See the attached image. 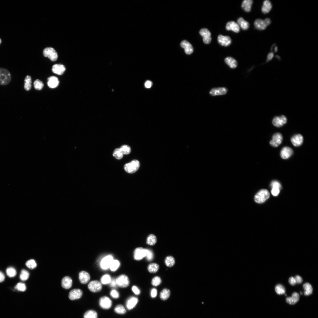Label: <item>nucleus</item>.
<instances>
[{
  "mask_svg": "<svg viewBox=\"0 0 318 318\" xmlns=\"http://www.w3.org/2000/svg\"><path fill=\"white\" fill-rule=\"evenodd\" d=\"M270 196L269 191L266 189H263L260 191L255 195V200L257 203L261 204L264 202Z\"/></svg>",
  "mask_w": 318,
  "mask_h": 318,
  "instance_id": "f03ea898",
  "label": "nucleus"
},
{
  "mask_svg": "<svg viewBox=\"0 0 318 318\" xmlns=\"http://www.w3.org/2000/svg\"><path fill=\"white\" fill-rule=\"evenodd\" d=\"M7 275L9 277H12L16 276L17 274L16 270L13 267H9L6 270Z\"/></svg>",
  "mask_w": 318,
  "mask_h": 318,
  "instance_id": "ea45409f",
  "label": "nucleus"
},
{
  "mask_svg": "<svg viewBox=\"0 0 318 318\" xmlns=\"http://www.w3.org/2000/svg\"><path fill=\"white\" fill-rule=\"evenodd\" d=\"M264 21L267 26L270 25L271 23V20L270 18H267Z\"/></svg>",
  "mask_w": 318,
  "mask_h": 318,
  "instance_id": "69168bd1",
  "label": "nucleus"
},
{
  "mask_svg": "<svg viewBox=\"0 0 318 318\" xmlns=\"http://www.w3.org/2000/svg\"><path fill=\"white\" fill-rule=\"evenodd\" d=\"M62 286L64 289H68L71 287L73 282L71 278L68 276L64 277L62 281Z\"/></svg>",
  "mask_w": 318,
  "mask_h": 318,
  "instance_id": "a878e982",
  "label": "nucleus"
},
{
  "mask_svg": "<svg viewBox=\"0 0 318 318\" xmlns=\"http://www.w3.org/2000/svg\"><path fill=\"white\" fill-rule=\"evenodd\" d=\"M293 152L292 149L289 147H283L281 152V156L284 160H287L293 154Z\"/></svg>",
  "mask_w": 318,
  "mask_h": 318,
  "instance_id": "2eb2a0df",
  "label": "nucleus"
},
{
  "mask_svg": "<svg viewBox=\"0 0 318 318\" xmlns=\"http://www.w3.org/2000/svg\"><path fill=\"white\" fill-rule=\"evenodd\" d=\"M291 141L294 146H299L303 143V136L300 134H296L291 138Z\"/></svg>",
  "mask_w": 318,
  "mask_h": 318,
  "instance_id": "dca6fc26",
  "label": "nucleus"
},
{
  "mask_svg": "<svg viewBox=\"0 0 318 318\" xmlns=\"http://www.w3.org/2000/svg\"><path fill=\"white\" fill-rule=\"evenodd\" d=\"M123 155L119 148L116 149L113 154V156L118 160H120L122 159L123 157Z\"/></svg>",
  "mask_w": 318,
  "mask_h": 318,
  "instance_id": "a19ab883",
  "label": "nucleus"
},
{
  "mask_svg": "<svg viewBox=\"0 0 318 318\" xmlns=\"http://www.w3.org/2000/svg\"><path fill=\"white\" fill-rule=\"evenodd\" d=\"M280 190V189L278 187H273L271 190L272 194L274 196H277L279 194Z\"/></svg>",
  "mask_w": 318,
  "mask_h": 318,
  "instance_id": "603ef678",
  "label": "nucleus"
},
{
  "mask_svg": "<svg viewBox=\"0 0 318 318\" xmlns=\"http://www.w3.org/2000/svg\"><path fill=\"white\" fill-rule=\"evenodd\" d=\"M170 295V291L167 289H163L161 292L160 295V299L164 301L167 299Z\"/></svg>",
  "mask_w": 318,
  "mask_h": 318,
  "instance_id": "c9c22d12",
  "label": "nucleus"
},
{
  "mask_svg": "<svg viewBox=\"0 0 318 318\" xmlns=\"http://www.w3.org/2000/svg\"><path fill=\"white\" fill-rule=\"evenodd\" d=\"M99 304L100 307L103 309H108L111 307L112 302L109 298L105 296L101 297L99 300Z\"/></svg>",
  "mask_w": 318,
  "mask_h": 318,
  "instance_id": "9d476101",
  "label": "nucleus"
},
{
  "mask_svg": "<svg viewBox=\"0 0 318 318\" xmlns=\"http://www.w3.org/2000/svg\"><path fill=\"white\" fill-rule=\"evenodd\" d=\"M289 282L292 285H294L296 284L295 278L293 277H291L289 278Z\"/></svg>",
  "mask_w": 318,
  "mask_h": 318,
  "instance_id": "13d9d810",
  "label": "nucleus"
},
{
  "mask_svg": "<svg viewBox=\"0 0 318 318\" xmlns=\"http://www.w3.org/2000/svg\"><path fill=\"white\" fill-rule=\"evenodd\" d=\"M227 92V89L225 87L214 88L211 89L210 94L213 96H221L226 94Z\"/></svg>",
  "mask_w": 318,
  "mask_h": 318,
  "instance_id": "ddd939ff",
  "label": "nucleus"
},
{
  "mask_svg": "<svg viewBox=\"0 0 318 318\" xmlns=\"http://www.w3.org/2000/svg\"><path fill=\"white\" fill-rule=\"evenodd\" d=\"M120 265V262L118 261L117 260H113L109 268H110L112 271H115L118 269Z\"/></svg>",
  "mask_w": 318,
  "mask_h": 318,
  "instance_id": "c03bdc74",
  "label": "nucleus"
},
{
  "mask_svg": "<svg viewBox=\"0 0 318 318\" xmlns=\"http://www.w3.org/2000/svg\"><path fill=\"white\" fill-rule=\"evenodd\" d=\"M299 299L300 296L299 294L295 292L293 293L291 297H287L286 298V301L287 303L293 305L299 301Z\"/></svg>",
  "mask_w": 318,
  "mask_h": 318,
  "instance_id": "b1692460",
  "label": "nucleus"
},
{
  "mask_svg": "<svg viewBox=\"0 0 318 318\" xmlns=\"http://www.w3.org/2000/svg\"><path fill=\"white\" fill-rule=\"evenodd\" d=\"M114 310L116 313L121 315L124 314L126 312L125 308L122 305H116Z\"/></svg>",
  "mask_w": 318,
  "mask_h": 318,
  "instance_id": "e433bc0d",
  "label": "nucleus"
},
{
  "mask_svg": "<svg viewBox=\"0 0 318 318\" xmlns=\"http://www.w3.org/2000/svg\"><path fill=\"white\" fill-rule=\"evenodd\" d=\"M271 186L272 188L273 187H277L279 188L280 189L281 188V186L280 183L276 181H273L271 183Z\"/></svg>",
  "mask_w": 318,
  "mask_h": 318,
  "instance_id": "5fc2aeb1",
  "label": "nucleus"
},
{
  "mask_svg": "<svg viewBox=\"0 0 318 318\" xmlns=\"http://www.w3.org/2000/svg\"><path fill=\"white\" fill-rule=\"evenodd\" d=\"M26 265L27 267L31 269H34L37 266L35 261L33 259H31L27 261L26 263Z\"/></svg>",
  "mask_w": 318,
  "mask_h": 318,
  "instance_id": "de8ad7c7",
  "label": "nucleus"
},
{
  "mask_svg": "<svg viewBox=\"0 0 318 318\" xmlns=\"http://www.w3.org/2000/svg\"><path fill=\"white\" fill-rule=\"evenodd\" d=\"M148 250L142 247H138L135 250L134 253V259L138 261H140L146 256Z\"/></svg>",
  "mask_w": 318,
  "mask_h": 318,
  "instance_id": "39448f33",
  "label": "nucleus"
},
{
  "mask_svg": "<svg viewBox=\"0 0 318 318\" xmlns=\"http://www.w3.org/2000/svg\"><path fill=\"white\" fill-rule=\"evenodd\" d=\"M119 148L123 154H130L131 151V147L127 145H124Z\"/></svg>",
  "mask_w": 318,
  "mask_h": 318,
  "instance_id": "37998d69",
  "label": "nucleus"
},
{
  "mask_svg": "<svg viewBox=\"0 0 318 318\" xmlns=\"http://www.w3.org/2000/svg\"><path fill=\"white\" fill-rule=\"evenodd\" d=\"M225 63L231 68H236L237 66V63L235 59L232 57H227L224 59Z\"/></svg>",
  "mask_w": 318,
  "mask_h": 318,
  "instance_id": "c85d7f7f",
  "label": "nucleus"
},
{
  "mask_svg": "<svg viewBox=\"0 0 318 318\" xmlns=\"http://www.w3.org/2000/svg\"><path fill=\"white\" fill-rule=\"evenodd\" d=\"M181 47L184 49L185 53L187 54L190 55L193 52V48L190 43L184 40L181 43Z\"/></svg>",
  "mask_w": 318,
  "mask_h": 318,
  "instance_id": "412c9836",
  "label": "nucleus"
},
{
  "mask_svg": "<svg viewBox=\"0 0 318 318\" xmlns=\"http://www.w3.org/2000/svg\"><path fill=\"white\" fill-rule=\"evenodd\" d=\"M157 295V291L156 289H152L151 291V296L152 298L155 297Z\"/></svg>",
  "mask_w": 318,
  "mask_h": 318,
  "instance_id": "052dcab7",
  "label": "nucleus"
},
{
  "mask_svg": "<svg viewBox=\"0 0 318 318\" xmlns=\"http://www.w3.org/2000/svg\"><path fill=\"white\" fill-rule=\"evenodd\" d=\"M165 263L166 266L168 267H172L173 266L175 263V258L172 256H169L165 258Z\"/></svg>",
  "mask_w": 318,
  "mask_h": 318,
  "instance_id": "473e14b6",
  "label": "nucleus"
},
{
  "mask_svg": "<svg viewBox=\"0 0 318 318\" xmlns=\"http://www.w3.org/2000/svg\"><path fill=\"white\" fill-rule=\"evenodd\" d=\"M97 313L93 310H89L87 311L84 314V318H97Z\"/></svg>",
  "mask_w": 318,
  "mask_h": 318,
  "instance_id": "4c0bfd02",
  "label": "nucleus"
},
{
  "mask_svg": "<svg viewBox=\"0 0 318 318\" xmlns=\"http://www.w3.org/2000/svg\"><path fill=\"white\" fill-rule=\"evenodd\" d=\"M274 56V53L273 52H271L268 54L267 61V62H269L270 61L272 60Z\"/></svg>",
  "mask_w": 318,
  "mask_h": 318,
  "instance_id": "bf43d9fd",
  "label": "nucleus"
},
{
  "mask_svg": "<svg viewBox=\"0 0 318 318\" xmlns=\"http://www.w3.org/2000/svg\"><path fill=\"white\" fill-rule=\"evenodd\" d=\"M237 23L239 27L244 30H246L249 27L250 24L249 23L245 21L242 17H240L238 19Z\"/></svg>",
  "mask_w": 318,
  "mask_h": 318,
  "instance_id": "c756f323",
  "label": "nucleus"
},
{
  "mask_svg": "<svg viewBox=\"0 0 318 318\" xmlns=\"http://www.w3.org/2000/svg\"><path fill=\"white\" fill-rule=\"evenodd\" d=\"M116 281L117 285L122 288H125L128 287L130 283L128 277L124 275L119 276L116 278Z\"/></svg>",
  "mask_w": 318,
  "mask_h": 318,
  "instance_id": "423d86ee",
  "label": "nucleus"
},
{
  "mask_svg": "<svg viewBox=\"0 0 318 318\" xmlns=\"http://www.w3.org/2000/svg\"><path fill=\"white\" fill-rule=\"evenodd\" d=\"M218 41L221 45L226 47L230 45L232 40L229 36L219 35L218 37Z\"/></svg>",
  "mask_w": 318,
  "mask_h": 318,
  "instance_id": "4468645a",
  "label": "nucleus"
},
{
  "mask_svg": "<svg viewBox=\"0 0 318 318\" xmlns=\"http://www.w3.org/2000/svg\"><path fill=\"white\" fill-rule=\"evenodd\" d=\"M102 287L101 283L97 281H94L91 282L89 283L88 286L89 290L94 293L100 291L102 289Z\"/></svg>",
  "mask_w": 318,
  "mask_h": 318,
  "instance_id": "1a4fd4ad",
  "label": "nucleus"
},
{
  "mask_svg": "<svg viewBox=\"0 0 318 318\" xmlns=\"http://www.w3.org/2000/svg\"><path fill=\"white\" fill-rule=\"evenodd\" d=\"M11 75L7 69L0 68V85L5 86L8 84L11 80Z\"/></svg>",
  "mask_w": 318,
  "mask_h": 318,
  "instance_id": "f257e3e1",
  "label": "nucleus"
},
{
  "mask_svg": "<svg viewBox=\"0 0 318 318\" xmlns=\"http://www.w3.org/2000/svg\"><path fill=\"white\" fill-rule=\"evenodd\" d=\"M272 5L271 2L269 1L266 0L265 1L263 4L262 7V11L264 14H267L271 10Z\"/></svg>",
  "mask_w": 318,
  "mask_h": 318,
  "instance_id": "bb28decb",
  "label": "nucleus"
},
{
  "mask_svg": "<svg viewBox=\"0 0 318 318\" xmlns=\"http://www.w3.org/2000/svg\"><path fill=\"white\" fill-rule=\"evenodd\" d=\"M65 66L61 64H56L54 65L52 68L53 72L58 75L63 74L65 71Z\"/></svg>",
  "mask_w": 318,
  "mask_h": 318,
  "instance_id": "aec40b11",
  "label": "nucleus"
},
{
  "mask_svg": "<svg viewBox=\"0 0 318 318\" xmlns=\"http://www.w3.org/2000/svg\"><path fill=\"white\" fill-rule=\"evenodd\" d=\"M24 88L27 91L31 90L32 87V80L30 76L27 75L25 79Z\"/></svg>",
  "mask_w": 318,
  "mask_h": 318,
  "instance_id": "f704fd0d",
  "label": "nucleus"
},
{
  "mask_svg": "<svg viewBox=\"0 0 318 318\" xmlns=\"http://www.w3.org/2000/svg\"><path fill=\"white\" fill-rule=\"evenodd\" d=\"M83 294L82 291L79 289H74L69 292V299L73 301L78 299L82 297Z\"/></svg>",
  "mask_w": 318,
  "mask_h": 318,
  "instance_id": "f3484780",
  "label": "nucleus"
},
{
  "mask_svg": "<svg viewBox=\"0 0 318 318\" xmlns=\"http://www.w3.org/2000/svg\"><path fill=\"white\" fill-rule=\"evenodd\" d=\"M157 242V237L153 234H150L147 237L146 239V244L150 246H154Z\"/></svg>",
  "mask_w": 318,
  "mask_h": 318,
  "instance_id": "2f4dec72",
  "label": "nucleus"
},
{
  "mask_svg": "<svg viewBox=\"0 0 318 318\" xmlns=\"http://www.w3.org/2000/svg\"><path fill=\"white\" fill-rule=\"evenodd\" d=\"M132 291L136 295H138L140 293V291L138 288L135 286H134L132 288Z\"/></svg>",
  "mask_w": 318,
  "mask_h": 318,
  "instance_id": "4d7b16f0",
  "label": "nucleus"
},
{
  "mask_svg": "<svg viewBox=\"0 0 318 318\" xmlns=\"http://www.w3.org/2000/svg\"><path fill=\"white\" fill-rule=\"evenodd\" d=\"M226 28L227 31H232L236 33H238L240 31V27L239 25L237 23L233 21L227 23Z\"/></svg>",
  "mask_w": 318,
  "mask_h": 318,
  "instance_id": "6ab92c4d",
  "label": "nucleus"
},
{
  "mask_svg": "<svg viewBox=\"0 0 318 318\" xmlns=\"http://www.w3.org/2000/svg\"><path fill=\"white\" fill-rule=\"evenodd\" d=\"M59 81L58 78L54 76H51L48 79L47 85L49 88H54L58 85Z\"/></svg>",
  "mask_w": 318,
  "mask_h": 318,
  "instance_id": "5701e85b",
  "label": "nucleus"
},
{
  "mask_svg": "<svg viewBox=\"0 0 318 318\" xmlns=\"http://www.w3.org/2000/svg\"><path fill=\"white\" fill-rule=\"evenodd\" d=\"M138 302V298L133 296L129 297L126 302V306L127 309L130 310L135 307Z\"/></svg>",
  "mask_w": 318,
  "mask_h": 318,
  "instance_id": "a211bd4d",
  "label": "nucleus"
},
{
  "mask_svg": "<svg viewBox=\"0 0 318 318\" xmlns=\"http://www.w3.org/2000/svg\"><path fill=\"white\" fill-rule=\"evenodd\" d=\"M111 280L110 276L106 274L104 275L102 277L101 282L102 284L105 285L110 283Z\"/></svg>",
  "mask_w": 318,
  "mask_h": 318,
  "instance_id": "49530a36",
  "label": "nucleus"
},
{
  "mask_svg": "<svg viewBox=\"0 0 318 318\" xmlns=\"http://www.w3.org/2000/svg\"><path fill=\"white\" fill-rule=\"evenodd\" d=\"M253 3L252 0H244L242 2V7L245 11L249 12L251 11Z\"/></svg>",
  "mask_w": 318,
  "mask_h": 318,
  "instance_id": "cd10ccee",
  "label": "nucleus"
},
{
  "mask_svg": "<svg viewBox=\"0 0 318 318\" xmlns=\"http://www.w3.org/2000/svg\"><path fill=\"white\" fill-rule=\"evenodd\" d=\"M255 28L260 31L264 30L267 27L265 21L261 19H258L254 22Z\"/></svg>",
  "mask_w": 318,
  "mask_h": 318,
  "instance_id": "393cba45",
  "label": "nucleus"
},
{
  "mask_svg": "<svg viewBox=\"0 0 318 318\" xmlns=\"http://www.w3.org/2000/svg\"><path fill=\"white\" fill-rule=\"evenodd\" d=\"M283 136L280 133H277L273 135L272 140L270 142L271 145L274 147H277L282 143Z\"/></svg>",
  "mask_w": 318,
  "mask_h": 318,
  "instance_id": "6e6552de",
  "label": "nucleus"
},
{
  "mask_svg": "<svg viewBox=\"0 0 318 318\" xmlns=\"http://www.w3.org/2000/svg\"><path fill=\"white\" fill-rule=\"evenodd\" d=\"M34 87L35 89L38 90H40L43 88L44 86L43 83L39 80H36L34 83Z\"/></svg>",
  "mask_w": 318,
  "mask_h": 318,
  "instance_id": "a18cd8bd",
  "label": "nucleus"
},
{
  "mask_svg": "<svg viewBox=\"0 0 318 318\" xmlns=\"http://www.w3.org/2000/svg\"><path fill=\"white\" fill-rule=\"evenodd\" d=\"M275 291L278 295H283L285 292V290L284 287L281 285H277L275 287Z\"/></svg>",
  "mask_w": 318,
  "mask_h": 318,
  "instance_id": "79ce46f5",
  "label": "nucleus"
},
{
  "mask_svg": "<svg viewBox=\"0 0 318 318\" xmlns=\"http://www.w3.org/2000/svg\"><path fill=\"white\" fill-rule=\"evenodd\" d=\"M148 250V251L146 257L148 261H152L153 259L154 254L152 251L150 250Z\"/></svg>",
  "mask_w": 318,
  "mask_h": 318,
  "instance_id": "3c124183",
  "label": "nucleus"
},
{
  "mask_svg": "<svg viewBox=\"0 0 318 318\" xmlns=\"http://www.w3.org/2000/svg\"><path fill=\"white\" fill-rule=\"evenodd\" d=\"M43 54L44 56L48 57L53 61H56L58 58L57 52L54 48L51 47L45 48L43 51Z\"/></svg>",
  "mask_w": 318,
  "mask_h": 318,
  "instance_id": "20e7f679",
  "label": "nucleus"
},
{
  "mask_svg": "<svg viewBox=\"0 0 318 318\" xmlns=\"http://www.w3.org/2000/svg\"><path fill=\"white\" fill-rule=\"evenodd\" d=\"M1 39H0V44H1Z\"/></svg>",
  "mask_w": 318,
  "mask_h": 318,
  "instance_id": "774afa93",
  "label": "nucleus"
},
{
  "mask_svg": "<svg viewBox=\"0 0 318 318\" xmlns=\"http://www.w3.org/2000/svg\"><path fill=\"white\" fill-rule=\"evenodd\" d=\"M287 122V118L285 116L282 115L280 116L275 117L273 119L272 123L275 126L280 127L285 124Z\"/></svg>",
  "mask_w": 318,
  "mask_h": 318,
  "instance_id": "0eeeda50",
  "label": "nucleus"
},
{
  "mask_svg": "<svg viewBox=\"0 0 318 318\" xmlns=\"http://www.w3.org/2000/svg\"><path fill=\"white\" fill-rule=\"evenodd\" d=\"M140 163L137 160H133L130 163L125 165L124 169L128 173L133 174L135 173L140 167Z\"/></svg>",
  "mask_w": 318,
  "mask_h": 318,
  "instance_id": "7ed1b4c3",
  "label": "nucleus"
},
{
  "mask_svg": "<svg viewBox=\"0 0 318 318\" xmlns=\"http://www.w3.org/2000/svg\"><path fill=\"white\" fill-rule=\"evenodd\" d=\"M152 85V82L150 81H147L145 84V86L146 88H150Z\"/></svg>",
  "mask_w": 318,
  "mask_h": 318,
  "instance_id": "680f3d73",
  "label": "nucleus"
},
{
  "mask_svg": "<svg viewBox=\"0 0 318 318\" xmlns=\"http://www.w3.org/2000/svg\"><path fill=\"white\" fill-rule=\"evenodd\" d=\"M278 51V48L277 47H275V52H277Z\"/></svg>",
  "mask_w": 318,
  "mask_h": 318,
  "instance_id": "338daca9",
  "label": "nucleus"
},
{
  "mask_svg": "<svg viewBox=\"0 0 318 318\" xmlns=\"http://www.w3.org/2000/svg\"><path fill=\"white\" fill-rule=\"evenodd\" d=\"M162 283L161 278L159 276H156L154 277L152 280V285L154 286L157 287L160 285Z\"/></svg>",
  "mask_w": 318,
  "mask_h": 318,
  "instance_id": "58836bf2",
  "label": "nucleus"
},
{
  "mask_svg": "<svg viewBox=\"0 0 318 318\" xmlns=\"http://www.w3.org/2000/svg\"><path fill=\"white\" fill-rule=\"evenodd\" d=\"M5 279V276L4 274L0 271V283L2 282Z\"/></svg>",
  "mask_w": 318,
  "mask_h": 318,
  "instance_id": "0e129e2a",
  "label": "nucleus"
},
{
  "mask_svg": "<svg viewBox=\"0 0 318 318\" xmlns=\"http://www.w3.org/2000/svg\"><path fill=\"white\" fill-rule=\"evenodd\" d=\"M200 33L203 38V41L206 44H208L210 43L212 38L210 32L206 28L201 29Z\"/></svg>",
  "mask_w": 318,
  "mask_h": 318,
  "instance_id": "9b49d317",
  "label": "nucleus"
},
{
  "mask_svg": "<svg viewBox=\"0 0 318 318\" xmlns=\"http://www.w3.org/2000/svg\"><path fill=\"white\" fill-rule=\"evenodd\" d=\"M15 289L19 291L24 292L26 290V287L25 285L22 283H19L16 285Z\"/></svg>",
  "mask_w": 318,
  "mask_h": 318,
  "instance_id": "8fccbe9b",
  "label": "nucleus"
},
{
  "mask_svg": "<svg viewBox=\"0 0 318 318\" xmlns=\"http://www.w3.org/2000/svg\"><path fill=\"white\" fill-rule=\"evenodd\" d=\"M305 290L304 295L305 296H309L312 294L313 291V287L309 283H306L303 285Z\"/></svg>",
  "mask_w": 318,
  "mask_h": 318,
  "instance_id": "72a5a7b5",
  "label": "nucleus"
},
{
  "mask_svg": "<svg viewBox=\"0 0 318 318\" xmlns=\"http://www.w3.org/2000/svg\"><path fill=\"white\" fill-rule=\"evenodd\" d=\"M113 257L111 255H109L104 257L102 260L100 264L102 269L106 270L110 267L113 261Z\"/></svg>",
  "mask_w": 318,
  "mask_h": 318,
  "instance_id": "f8f14e48",
  "label": "nucleus"
},
{
  "mask_svg": "<svg viewBox=\"0 0 318 318\" xmlns=\"http://www.w3.org/2000/svg\"><path fill=\"white\" fill-rule=\"evenodd\" d=\"M79 279L81 283L86 284L88 283L90 279V275L87 272L82 271L79 274Z\"/></svg>",
  "mask_w": 318,
  "mask_h": 318,
  "instance_id": "4be33fe9",
  "label": "nucleus"
},
{
  "mask_svg": "<svg viewBox=\"0 0 318 318\" xmlns=\"http://www.w3.org/2000/svg\"><path fill=\"white\" fill-rule=\"evenodd\" d=\"M160 269V265L156 263H152L149 264L147 267L148 271L151 273H157Z\"/></svg>",
  "mask_w": 318,
  "mask_h": 318,
  "instance_id": "7c9ffc66",
  "label": "nucleus"
},
{
  "mask_svg": "<svg viewBox=\"0 0 318 318\" xmlns=\"http://www.w3.org/2000/svg\"><path fill=\"white\" fill-rule=\"evenodd\" d=\"M295 280L296 282V283L301 284L303 282V279L302 277L299 275H296L295 277H294Z\"/></svg>",
  "mask_w": 318,
  "mask_h": 318,
  "instance_id": "6e6d98bb",
  "label": "nucleus"
},
{
  "mask_svg": "<svg viewBox=\"0 0 318 318\" xmlns=\"http://www.w3.org/2000/svg\"><path fill=\"white\" fill-rule=\"evenodd\" d=\"M110 295L112 297L115 299H117L119 297L118 292L115 290H113L111 291L110 293Z\"/></svg>",
  "mask_w": 318,
  "mask_h": 318,
  "instance_id": "864d4df0",
  "label": "nucleus"
},
{
  "mask_svg": "<svg viewBox=\"0 0 318 318\" xmlns=\"http://www.w3.org/2000/svg\"><path fill=\"white\" fill-rule=\"evenodd\" d=\"M110 283V286L112 287H116L117 285L116 283V279H113L112 280L111 282Z\"/></svg>",
  "mask_w": 318,
  "mask_h": 318,
  "instance_id": "e2e57ef3",
  "label": "nucleus"
},
{
  "mask_svg": "<svg viewBox=\"0 0 318 318\" xmlns=\"http://www.w3.org/2000/svg\"><path fill=\"white\" fill-rule=\"evenodd\" d=\"M29 276V272L26 270H23L20 275V278L23 281H25L28 279Z\"/></svg>",
  "mask_w": 318,
  "mask_h": 318,
  "instance_id": "09e8293b",
  "label": "nucleus"
}]
</instances>
